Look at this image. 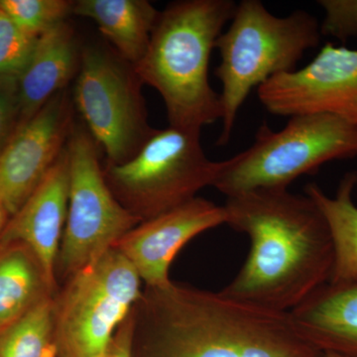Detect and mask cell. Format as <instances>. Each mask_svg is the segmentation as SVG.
Here are the masks:
<instances>
[{"label": "cell", "instance_id": "484cf974", "mask_svg": "<svg viewBox=\"0 0 357 357\" xmlns=\"http://www.w3.org/2000/svg\"><path fill=\"white\" fill-rule=\"evenodd\" d=\"M323 357H356V356H344V354H337V352H324Z\"/></svg>", "mask_w": 357, "mask_h": 357}, {"label": "cell", "instance_id": "7402d4cb", "mask_svg": "<svg viewBox=\"0 0 357 357\" xmlns=\"http://www.w3.org/2000/svg\"><path fill=\"white\" fill-rule=\"evenodd\" d=\"M319 4L325 13L321 35L340 41L357 38V0H321Z\"/></svg>", "mask_w": 357, "mask_h": 357}, {"label": "cell", "instance_id": "5bb4252c", "mask_svg": "<svg viewBox=\"0 0 357 357\" xmlns=\"http://www.w3.org/2000/svg\"><path fill=\"white\" fill-rule=\"evenodd\" d=\"M289 314L319 351L357 357V278L328 281Z\"/></svg>", "mask_w": 357, "mask_h": 357}, {"label": "cell", "instance_id": "cb8c5ba5", "mask_svg": "<svg viewBox=\"0 0 357 357\" xmlns=\"http://www.w3.org/2000/svg\"><path fill=\"white\" fill-rule=\"evenodd\" d=\"M133 325L131 314L115 333L105 357H132Z\"/></svg>", "mask_w": 357, "mask_h": 357}, {"label": "cell", "instance_id": "44dd1931", "mask_svg": "<svg viewBox=\"0 0 357 357\" xmlns=\"http://www.w3.org/2000/svg\"><path fill=\"white\" fill-rule=\"evenodd\" d=\"M37 40L0 9V75L20 77L32 57Z\"/></svg>", "mask_w": 357, "mask_h": 357}, {"label": "cell", "instance_id": "3957f363", "mask_svg": "<svg viewBox=\"0 0 357 357\" xmlns=\"http://www.w3.org/2000/svg\"><path fill=\"white\" fill-rule=\"evenodd\" d=\"M236 6L232 0H182L160 11L146 53L134 69L161 96L171 128L201 131L222 119L208 70Z\"/></svg>", "mask_w": 357, "mask_h": 357}, {"label": "cell", "instance_id": "d6986e66", "mask_svg": "<svg viewBox=\"0 0 357 357\" xmlns=\"http://www.w3.org/2000/svg\"><path fill=\"white\" fill-rule=\"evenodd\" d=\"M0 357H57L55 297L39 303L0 332Z\"/></svg>", "mask_w": 357, "mask_h": 357}, {"label": "cell", "instance_id": "d4e9b609", "mask_svg": "<svg viewBox=\"0 0 357 357\" xmlns=\"http://www.w3.org/2000/svg\"><path fill=\"white\" fill-rule=\"evenodd\" d=\"M9 218H10V217H9L8 211L6 210V204L3 203V199L0 197V234L3 231L4 227H6L7 222H8Z\"/></svg>", "mask_w": 357, "mask_h": 357}, {"label": "cell", "instance_id": "6da1fadb", "mask_svg": "<svg viewBox=\"0 0 357 357\" xmlns=\"http://www.w3.org/2000/svg\"><path fill=\"white\" fill-rule=\"evenodd\" d=\"M132 357H323L272 311L170 280L144 286L131 312Z\"/></svg>", "mask_w": 357, "mask_h": 357}, {"label": "cell", "instance_id": "ffe728a7", "mask_svg": "<svg viewBox=\"0 0 357 357\" xmlns=\"http://www.w3.org/2000/svg\"><path fill=\"white\" fill-rule=\"evenodd\" d=\"M70 0H0L4 11L21 29L39 38L73 14Z\"/></svg>", "mask_w": 357, "mask_h": 357}, {"label": "cell", "instance_id": "8fae6325", "mask_svg": "<svg viewBox=\"0 0 357 357\" xmlns=\"http://www.w3.org/2000/svg\"><path fill=\"white\" fill-rule=\"evenodd\" d=\"M68 89L16 129L0 154V197L13 217L67 147L76 122Z\"/></svg>", "mask_w": 357, "mask_h": 357}, {"label": "cell", "instance_id": "277c9868", "mask_svg": "<svg viewBox=\"0 0 357 357\" xmlns=\"http://www.w3.org/2000/svg\"><path fill=\"white\" fill-rule=\"evenodd\" d=\"M321 37V24L307 11L278 17L259 0L237 4L229 28L215 44L222 109L218 146L229 142L239 110L252 89L296 70L304 54L319 46Z\"/></svg>", "mask_w": 357, "mask_h": 357}, {"label": "cell", "instance_id": "9a60e30c", "mask_svg": "<svg viewBox=\"0 0 357 357\" xmlns=\"http://www.w3.org/2000/svg\"><path fill=\"white\" fill-rule=\"evenodd\" d=\"M82 49L68 21L39 37L27 67L18 77L20 126L32 119L53 96L68 89L79 72Z\"/></svg>", "mask_w": 357, "mask_h": 357}, {"label": "cell", "instance_id": "ac0fdd59", "mask_svg": "<svg viewBox=\"0 0 357 357\" xmlns=\"http://www.w3.org/2000/svg\"><path fill=\"white\" fill-rule=\"evenodd\" d=\"M357 172H349L340 181L335 196H326L317 184H309L305 194L323 213L333 244L335 262L331 282L357 278V206L354 192Z\"/></svg>", "mask_w": 357, "mask_h": 357}, {"label": "cell", "instance_id": "603a6c76", "mask_svg": "<svg viewBox=\"0 0 357 357\" xmlns=\"http://www.w3.org/2000/svg\"><path fill=\"white\" fill-rule=\"evenodd\" d=\"M20 121L18 77L0 75V154L20 126Z\"/></svg>", "mask_w": 357, "mask_h": 357}, {"label": "cell", "instance_id": "2e32d148", "mask_svg": "<svg viewBox=\"0 0 357 357\" xmlns=\"http://www.w3.org/2000/svg\"><path fill=\"white\" fill-rule=\"evenodd\" d=\"M159 13L146 0H77L73 8L95 21L112 50L133 66L146 53Z\"/></svg>", "mask_w": 357, "mask_h": 357}, {"label": "cell", "instance_id": "8992f818", "mask_svg": "<svg viewBox=\"0 0 357 357\" xmlns=\"http://www.w3.org/2000/svg\"><path fill=\"white\" fill-rule=\"evenodd\" d=\"M220 162L204 153L201 131L156 129L132 158L105 163L103 175L119 203L139 222L196 199L213 187Z\"/></svg>", "mask_w": 357, "mask_h": 357}, {"label": "cell", "instance_id": "30bf717a", "mask_svg": "<svg viewBox=\"0 0 357 357\" xmlns=\"http://www.w3.org/2000/svg\"><path fill=\"white\" fill-rule=\"evenodd\" d=\"M257 95L278 116L330 114L357 126V50L326 43L311 63L272 77Z\"/></svg>", "mask_w": 357, "mask_h": 357}, {"label": "cell", "instance_id": "5b68a950", "mask_svg": "<svg viewBox=\"0 0 357 357\" xmlns=\"http://www.w3.org/2000/svg\"><path fill=\"white\" fill-rule=\"evenodd\" d=\"M357 156V126L330 114L290 117L275 131L261 124L253 144L220 162L213 188L227 198L262 189H288L333 160Z\"/></svg>", "mask_w": 357, "mask_h": 357}, {"label": "cell", "instance_id": "4fadbf2b", "mask_svg": "<svg viewBox=\"0 0 357 357\" xmlns=\"http://www.w3.org/2000/svg\"><path fill=\"white\" fill-rule=\"evenodd\" d=\"M70 171L67 147L20 210L0 234V246L21 243L38 258L47 278L59 289L55 265L69 204Z\"/></svg>", "mask_w": 357, "mask_h": 357}, {"label": "cell", "instance_id": "52a82bcc", "mask_svg": "<svg viewBox=\"0 0 357 357\" xmlns=\"http://www.w3.org/2000/svg\"><path fill=\"white\" fill-rule=\"evenodd\" d=\"M130 262L112 248L63 283L55 296L57 357H105L142 294Z\"/></svg>", "mask_w": 357, "mask_h": 357}, {"label": "cell", "instance_id": "7a4b0ae2", "mask_svg": "<svg viewBox=\"0 0 357 357\" xmlns=\"http://www.w3.org/2000/svg\"><path fill=\"white\" fill-rule=\"evenodd\" d=\"M225 225L250 249L222 292L272 311L290 312L332 277L335 252L323 213L306 194L262 189L229 197Z\"/></svg>", "mask_w": 357, "mask_h": 357}, {"label": "cell", "instance_id": "e0dca14e", "mask_svg": "<svg viewBox=\"0 0 357 357\" xmlns=\"http://www.w3.org/2000/svg\"><path fill=\"white\" fill-rule=\"evenodd\" d=\"M58 291L27 246H0V332Z\"/></svg>", "mask_w": 357, "mask_h": 357}, {"label": "cell", "instance_id": "9c48e42d", "mask_svg": "<svg viewBox=\"0 0 357 357\" xmlns=\"http://www.w3.org/2000/svg\"><path fill=\"white\" fill-rule=\"evenodd\" d=\"M142 86L134 66L114 50L82 49L73 102L107 163L132 158L156 130L148 121Z\"/></svg>", "mask_w": 357, "mask_h": 357}, {"label": "cell", "instance_id": "7c38bea8", "mask_svg": "<svg viewBox=\"0 0 357 357\" xmlns=\"http://www.w3.org/2000/svg\"><path fill=\"white\" fill-rule=\"evenodd\" d=\"M223 206L197 197L177 208L140 222L115 244L130 262L143 286L158 287L171 280L169 270L181 249L192 238L225 225Z\"/></svg>", "mask_w": 357, "mask_h": 357}, {"label": "cell", "instance_id": "ba28073f", "mask_svg": "<svg viewBox=\"0 0 357 357\" xmlns=\"http://www.w3.org/2000/svg\"><path fill=\"white\" fill-rule=\"evenodd\" d=\"M70 189L64 234L55 278L65 283L114 248L139 220L110 191L100 161L98 143L84 126L75 124L67 143Z\"/></svg>", "mask_w": 357, "mask_h": 357}]
</instances>
